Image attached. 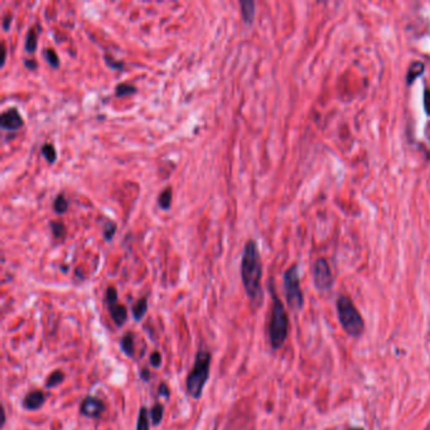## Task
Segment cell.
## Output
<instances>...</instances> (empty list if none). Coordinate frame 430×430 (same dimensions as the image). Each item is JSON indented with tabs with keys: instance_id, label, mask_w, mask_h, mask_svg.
Masks as SVG:
<instances>
[{
	"instance_id": "ba28073f",
	"label": "cell",
	"mask_w": 430,
	"mask_h": 430,
	"mask_svg": "<svg viewBox=\"0 0 430 430\" xmlns=\"http://www.w3.org/2000/svg\"><path fill=\"white\" fill-rule=\"evenodd\" d=\"M24 121L17 107H8L0 115V126L8 131H16L23 126Z\"/></svg>"
},
{
	"instance_id": "d6986e66",
	"label": "cell",
	"mask_w": 430,
	"mask_h": 430,
	"mask_svg": "<svg viewBox=\"0 0 430 430\" xmlns=\"http://www.w3.org/2000/svg\"><path fill=\"white\" fill-rule=\"evenodd\" d=\"M41 153L42 156L47 159L48 163H55L56 159H57V152H56L55 146L50 144V142H46V144L42 146Z\"/></svg>"
},
{
	"instance_id": "9a60e30c",
	"label": "cell",
	"mask_w": 430,
	"mask_h": 430,
	"mask_svg": "<svg viewBox=\"0 0 430 430\" xmlns=\"http://www.w3.org/2000/svg\"><path fill=\"white\" fill-rule=\"evenodd\" d=\"M147 312H148V301H147V298H140L132 307V316H134L135 321H140V319L144 318Z\"/></svg>"
},
{
	"instance_id": "1f68e13d",
	"label": "cell",
	"mask_w": 430,
	"mask_h": 430,
	"mask_svg": "<svg viewBox=\"0 0 430 430\" xmlns=\"http://www.w3.org/2000/svg\"><path fill=\"white\" fill-rule=\"evenodd\" d=\"M140 376H141V378L144 381H148L149 378H151V372H149V370L144 368V370H141V372H140Z\"/></svg>"
},
{
	"instance_id": "8fae6325",
	"label": "cell",
	"mask_w": 430,
	"mask_h": 430,
	"mask_svg": "<svg viewBox=\"0 0 430 430\" xmlns=\"http://www.w3.org/2000/svg\"><path fill=\"white\" fill-rule=\"evenodd\" d=\"M120 348H121L122 352L127 356V357H134L135 356V340H134V333L131 332H127L122 336L121 342H120Z\"/></svg>"
},
{
	"instance_id": "f546056e",
	"label": "cell",
	"mask_w": 430,
	"mask_h": 430,
	"mask_svg": "<svg viewBox=\"0 0 430 430\" xmlns=\"http://www.w3.org/2000/svg\"><path fill=\"white\" fill-rule=\"evenodd\" d=\"M12 18H13V16H12L11 12H9V13H7L6 16H4V18H3V28H4V31H8V29H9V26H11V23H12Z\"/></svg>"
},
{
	"instance_id": "3957f363",
	"label": "cell",
	"mask_w": 430,
	"mask_h": 430,
	"mask_svg": "<svg viewBox=\"0 0 430 430\" xmlns=\"http://www.w3.org/2000/svg\"><path fill=\"white\" fill-rule=\"evenodd\" d=\"M271 296L272 308L269 324V341L274 350H279L288 337L289 319L281 301L277 298L274 291H271Z\"/></svg>"
},
{
	"instance_id": "7a4b0ae2",
	"label": "cell",
	"mask_w": 430,
	"mask_h": 430,
	"mask_svg": "<svg viewBox=\"0 0 430 430\" xmlns=\"http://www.w3.org/2000/svg\"><path fill=\"white\" fill-rule=\"evenodd\" d=\"M212 356L207 350H200L195 357L193 368L189 371L186 380L187 391L193 399H200L203 394L208 377H210Z\"/></svg>"
},
{
	"instance_id": "52a82bcc",
	"label": "cell",
	"mask_w": 430,
	"mask_h": 430,
	"mask_svg": "<svg viewBox=\"0 0 430 430\" xmlns=\"http://www.w3.org/2000/svg\"><path fill=\"white\" fill-rule=\"evenodd\" d=\"M313 280L317 289L324 292L329 291L333 285L331 267L326 259H318L313 265Z\"/></svg>"
},
{
	"instance_id": "4dcf8cb0",
	"label": "cell",
	"mask_w": 430,
	"mask_h": 430,
	"mask_svg": "<svg viewBox=\"0 0 430 430\" xmlns=\"http://www.w3.org/2000/svg\"><path fill=\"white\" fill-rule=\"evenodd\" d=\"M24 65H26V67H28L29 70H36L37 68V62L34 60H24Z\"/></svg>"
},
{
	"instance_id": "5b68a950",
	"label": "cell",
	"mask_w": 430,
	"mask_h": 430,
	"mask_svg": "<svg viewBox=\"0 0 430 430\" xmlns=\"http://www.w3.org/2000/svg\"><path fill=\"white\" fill-rule=\"evenodd\" d=\"M284 291L286 297V303L293 311H299L304 304L303 292L301 289V280H299L298 266L292 265L284 272Z\"/></svg>"
},
{
	"instance_id": "83f0119b",
	"label": "cell",
	"mask_w": 430,
	"mask_h": 430,
	"mask_svg": "<svg viewBox=\"0 0 430 430\" xmlns=\"http://www.w3.org/2000/svg\"><path fill=\"white\" fill-rule=\"evenodd\" d=\"M424 107L425 111L430 115V90L425 88L424 91Z\"/></svg>"
},
{
	"instance_id": "277c9868",
	"label": "cell",
	"mask_w": 430,
	"mask_h": 430,
	"mask_svg": "<svg viewBox=\"0 0 430 430\" xmlns=\"http://www.w3.org/2000/svg\"><path fill=\"white\" fill-rule=\"evenodd\" d=\"M338 319L341 326L351 337H360L365 329V322L360 312L348 297L341 296L337 301Z\"/></svg>"
},
{
	"instance_id": "d6a6232c",
	"label": "cell",
	"mask_w": 430,
	"mask_h": 430,
	"mask_svg": "<svg viewBox=\"0 0 430 430\" xmlns=\"http://www.w3.org/2000/svg\"><path fill=\"white\" fill-rule=\"evenodd\" d=\"M2 52H3V57H2V66H4V63H6V56H7L6 42H2Z\"/></svg>"
},
{
	"instance_id": "2e32d148",
	"label": "cell",
	"mask_w": 430,
	"mask_h": 430,
	"mask_svg": "<svg viewBox=\"0 0 430 430\" xmlns=\"http://www.w3.org/2000/svg\"><path fill=\"white\" fill-rule=\"evenodd\" d=\"M136 430H151V424H149V414L147 406H141L139 410L136 421Z\"/></svg>"
},
{
	"instance_id": "ac0fdd59",
	"label": "cell",
	"mask_w": 430,
	"mask_h": 430,
	"mask_svg": "<svg viewBox=\"0 0 430 430\" xmlns=\"http://www.w3.org/2000/svg\"><path fill=\"white\" fill-rule=\"evenodd\" d=\"M149 415H151L152 424H153L154 426H158V425L162 422V420H163L164 406L162 404H158V402H157V404L152 407L151 414Z\"/></svg>"
},
{
	"instance_id": "7402d4cb",
	"label": "cell",
	"mask_w": 430,
	"mask_h": 430,
	"mask_svg": "<svg viewBox=\"0 0 430 430\" xmlns=\"http://www.w3.org/2000/svg\"><path fill=\"white\" fill-rule=\"evenodd\" d=\"M53 208H55V211L57 213H65L66 211L68 210V201L63 193H60V195L55 198Z\"/></svg>"
},
{
	"instance_id": "ffe728a7",
	"label": "cell",
	"mask_w": 430,
	"mask_h": 430,
	"mask_svg": "<svg viewBox=\"0 0 430 430\" xmlns=\"http://www.w3.org/2000/svg\"><path fill=\"white\" fill-rule=\"evenodd\" d=\"M63 378H65V373H63L62 371L61 370L53 371V372L48 376V378H47L46 387H48V389H53V387L58 386V385L63 381Z\"/></svg>"
},
{
	"instance_id": "cb8c5ba5",
	"label": "cell",
	"mask_w": 430,
	"mask_h": 430,
	"mask_svg": "<svg viewBox=\"0 0 430 430\" xmlns=\"http://www.w3.org/2000/svg\"><path fill=\"white\" fill-rule=\"evenodd\" d=\"M50 226H51V230H52V233H53V236H55V237L61 238V237H63V236H65L66 227L62 222H60V221H52V222L50 223Z\"/></svg>"
},
{
	"instance_id": "6da1fadb",
	"label": "cell",
	"mask_w": 430,
	"mask_h": 430,
	"mask_svg": "<svg viewBox=\"0 0 430 430\" xmlns=\"http://www.w3.org/2000/svg\"><path fill=\"white\" fill-rule=\"evenodd\" d=\"M242 284L246 294L252 302L261 299V276L262 264L259 247L255 240H249L242 250L241 264H240Z\"/></svg>"
},
{
	"instance_id": "7c38bea8",
	"label": "cell",
	"mask_w": 430,
	"mask_h": 430,
	"mask_svg": "<svg viewBox=\"0 0 430 430\" xmlns=\"http://www.w3.org/2000/svg\"><path fill=\"white\" fill-rule=\"evenodd\" d=\"M240 7H241V16L244 22L246 24H251L255 17V3L251 0H241Z\"/></svg>"
},
{
	"instance_id": "44dd1931",
	"label": "cell",
	"mask_w": 430,
	"mask_h": 430,
	"mask_svg": "<svg viewBox=\"0 0 430 430\" xmlns=\"http://www.w3.org/2000/svg\"><path fill=\"white\" fill-rule=\"evenodd\" d=\"M43 56L46 61L51 65V67L58 68L60 67V58H58L57 52L53 48H44Z\"/></svg>"
},
{
	"instance_id": "8992f818",
	"label": "cell",
	"mask_w": 430,
	"mask_h": 430,
	"mask_svg": "<svg viewBox=\"0 0 430 430\" xmlns=\"http://www.w3.org/2000/svg\"><path fill=\"white\" fill-rule=\"evenodd\" d=\"M105 302H106L107 309L110 312L112 322L115 326L122 327L125 322L127 321V309L125 308L124 304L119 303V298H117V291L114 286H109L105 294Z\"/></svg>"
},
{
	"instance_id": "9c48e42d",
	"label": "cell",
	"mask_w": 430,
	"mask_h": 430,
	"mask_svg": "<svg viewBox=\"0 0 430 430\" xmlns=\"http://www.w3.org/2000/svg\"><path fill=\"white\" fill-rule=\"evenodd\" d=\"M105 404L102 400L97 399L95 396H86L82 400L80 406V411L83 416L87 417H99L104 412Z\"/></svg>"
},
{
	"instance_id": "f1b7e54d",
	"label": "cell",
	"mask_w": 430,
	"mask_h": 430,
	"mask_svg": "<svg viewBox=\"0 0 430 430\" xmlns=\"http://www.w3.org/2000/svg\"><path fill=\"white\" fill-rule=\"evenodd\" d=\"M105 61H106V63L110 66V67L117 68V70L122 68V62H115L116 60H114V58H110L109 56H105Z\"/></svg>"
},
{
	"instance_id": "4316f807",
	"label": "cell",
	"mask_w": 430,
	"mask_h": 430,
	"mask_svg": "<svg viewBox=\"0 0 430 430\" xmlns=\"http://www.w3.org/2000/svg\"><path fill=\"white\" fill-rule=\"evenodd\" d=\"M158 394L161 395V396L166 397V399H168V397L171 396V391H169V389H168V386H167V384H164V382H162V384L159 385Z\"/></svg>"
},
{
	"instance_id": "30bf717a",
	"label": "cell",
	"mask_w": 430,
	"mask_h": 430,
	"mask_svg": "<svg viewBox=\"0 0 430 430\" xmlns=\"http://www.w3.org/2000/svg\"><path fill=\"white\" fill-rule=\"evenodd\" d=\"M44 401H46V395H44V392L41 391V390H33V391L28 392V394L24 396L22 405H23V407L26 410L34 411V410L41 409V407L43 406Z\"/></svg>"
},
{
	"instance_id": "603a6c76",
	"label": "cell",
	"mask_w": 430,
	"mask_h": 430,
	"mask_svg": "<svg viewBox=\"0 0 430 430\" xmlns=\"http://www.w3.org/2000/svg\"><path fill=\"white\" fill-rule=\"evenodd\" d=\"M135 91H136V87L129 82L119 83V85L116 86V88H115L116 96H126V95H130V93H134Z\"/></svg>"
},
{
	"instance_id": "5bb4252c",
	"label": "cell",
	"mask_w": 430,
	"mask_h": 430,
	"mask_svg": "<svg viewBox=\"0 0 430 430\" xmlns=\"http://www.w3.org/2000/svg\"><path fill=\"white\" fill-rule=\"evenodd\" d=\"M424 63L422 62H412L410 65L409 70H407V76H406V82L407 85H411L420 75H422L424 72Z\"/></svg>"
},
{
	"instance_id": "e0dca14e",
	"label": "cell",
	"mask_w": 430,
	"mask_h": 430,
	"mask_svg": "<svg viewBox=\"0 0 430 430\" xmlns=\"http://www.w3.org/2000/svg\"><path fill=\"white\" fill-rule=\"evenodd\" d=\"M172 197H173V193H172V188H166L164 191H162L158 196V203L161 206V208L163 210H169L172 206Z\"/></svg>"
},
{
	"instance_id": "836d02e7",
	"label": "cell",
	"mask_w": 430,
	"mask_h": 430,
	"mask_svg": "<svg viewBox=\"0 0 430 430\" xmlns=\"http://www.w3.org/2000/svg\"><path fill=\"white\" fill-rule=\"evenodd\" d=\"M351 430H363V429H361V427H353V429H351Z\"/></svg>"
},
{
	"instance_id": "d4e9b609",
	"label": "cell",
	"mask_w": 430,
	"mask_h": 430,
	"mask_svg": "<svg viewBox=\"0 0 430 430\" xmlns=\"http://www.w3.org/2000/svg\"><path fill=\"white\" fill-rule=\"evenodd\" d=\"M115 231H116V223L114 221H107L104 225V237L105 240L110 241L115 235Z\"/></svg>"
},
{
	"instance_id": "484cf974",
	"label": "cell",
	"mask_w": 430,
	"mask_h": 430,
	"mask_svg": "<svg viewBox=\"0 0 430 430\" xmlns=\"http://www.w3.org/2000/svg\"><path fill=\"white\" fill-rule=\"evenodd\" d=\"M151 365L153 366L154 368H159L162 365V355L158 352V351H154L153 353L151 355Z\"/></svg>"
},
{
	"instance_id": "4fadbf2b",
	"label": "cell",
	"mask_w": 430,
	"mask_h": 430,
	"mask_svg": "<svg viewBox=\"0 0 430 430\" xmlns=\"http://www.w3.org/2000/svg\"><path fill=\"white\" fill-rule=\"evenodd\" d=\"M38 27L34 26L32 27V28L28 29V33H27L26 37V44H24V47H26V51L28 53H33L34 51L37 50V44H38Z\"/></svg>"
}]
</instances>
